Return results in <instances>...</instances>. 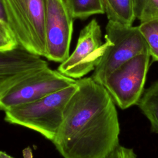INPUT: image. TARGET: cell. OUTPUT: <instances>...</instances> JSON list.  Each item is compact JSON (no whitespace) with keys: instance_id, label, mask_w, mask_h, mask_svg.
<instances>
[{"instance_id":"6da1fadb","label":"cell","mask_w":158,"mask_h":158,"mask_svg":"<svg viewBox=\"0 0 158 158\" xmlns=\"http://www.w3.org/2000/svg\"><path fill=\"white\" fill-rule=\"evenodd\" d=\"M77 85L52 142L64 158H103L119 145L115 102L91 77L77 80Z\"/></svg>"},{"instance_id":"7a4b0ae2","label":"cell","mask_w":158,"mask_h":158,"mask_svg":"<svg viewBox=\"0 0 158 158\" xmlns=\"http://www.w3.org/2000/svg\"><path fill=\"white\" fill-rule=\"evenodd\" d=\"M77 88L76 83L32 102L5 111V120L42 135L52 141L63 119L69 99Z\"/></svg>"},{"instance_id":"3957f363","label":"cell","mask_w":158,"mask_h":158,"mask_svg":"<svg viewBox=\"0 0 158 158\" xmlns=\"http://www.w3.org/2000/svg\"><path fill=\"white\" fill-rule=\"evenodd\" d=\"M76 81L49 66L15 75L0 86V110L5 112L37 100L73 85Z\"/></svg>"},{"instance_id":"277c9868","label":"cell","mask_w":158,"mask_h":158,"mask_svg":"<svg viewBox=\"0 0 158 158\" xmlns=\"http://www.w3.org/2000/svg\"><path fill=\"white\" fill-rule=\"evenodd\" d=\"M9 28L19 45L45 57L44 0H2Z\"/></svg>"},{"instance_id":"5b68a950","label":"cell","mask_w":158,"mask_h":158,"mask_svg":"<svg viewBox=\"0 0 158 158\" xmlns=\"http://www.w3.org/2000/svg\"><path fill=\"white\" fill-rule=\"evenodd\" d=\"M106 48L91 77L103 85L107 77L131 58L149 52L138 27L109 20L106 27Z\"/></svg>"},{"instance_id":"8992f818","label":"cell","mask_w":158,"mask_h":158,"mask_svg":"<svg viewBox=\"0 0 158 158\" xmlns=\"http://www.w3.org/2000/svg\"><path fill=\"white\" fill-rule=\"evenodd\" d=\"M150 57L149 52L136 56L115 69L104 82L102 85L120 109L136 105L141 98Z\"/></svg>"},{"instance_id":"52a82bcc","label":"cell","mask_w":158,"mask_h":158,"mask_svg":"<svg viewBox=\"0 0 158 158\" xmlns=\"http://www.w3.org/2000/svg\"><path fill=\"white\" fill-rule=\"evenodd\" d=\"M106 48L101 27L93 19L81 30L73 52L60 63L57 70L75 80L83 78L94 70Z\"/></svg>"},{"instance_id":"ba28073f","label":"cell","mask_w":158,"mask_h":158,"mask_svg":"<svg viewBox=\"0 0 158 158\" xmlns=\"http://www.w3.org/2000/svg\"><path fill=\"white\" fill-rule=\"evenodd\" d=\"M44 2L46 36L44 57L61 63L69 56L73 18L65 0H44Z\"/></svg>"},{"instance_id":"9c48e42d","label":"cell","mask_w":158,"mask_h":158,"mask_svg":"<svg viewBox=\"0 0 158 158\" xmlns=\"http://www.w3.org/2000/svg\"><path fill=\"white\" fill-rule=\"evenodd\" d=\"M48 67L41 57L32 54L21 46L0 51V86L12 77L30 70Z\"/></svg>"},{"instance_id":"30bf717a","label":"cell","mask_w":158,"mask_h":158,"mask_svg":"<svg viewBox=\"0 0 158 158\" xmlns=\"http://www.w3.org/2000/svg\"><path fill=\"white\" fill-rule=\"evenodd\" d=\"M136 105L149 120L151 131L158 134V80L144 90Z\"/></svg>"},{"instance_id":"8fae6325","label":"cell","mask_w":158,"mask_h":158,"mask_svg":"<svg viewBox=\"0 0 158 158\" xmlns=\"http://www.w3.org/2000/svg\"><path fill=\"white\" fill-rule=\"evenodd\" d=\"M106 14L109 20L125 25H132L136 19L133 0H106Z\"/></svg>"},{"instance_id":"7c38bea8","label":"cell","mask_w":158,"mask_h":158,"mask_svg":"<svg viewBox=\"0 0 158 158\" xmlns=\"http://www.w3.org/2000/svg\"><path fill=\"white\" fill-rule=\"evenodd\" d=\"M73 19H85L94 14L106 13L102 0H65Z\"/></svg>"},{"instance_id":"4fadbf2b","label":"cell","mask_w":158,"mask_h":158,"mask_svg":"<svg viewBox=\"0 0 158 158\" xmlns=\"http://www.w3.org/2000/svg\"><path fill=\"white\" fill-rule=\"evenodd\" d=\"M138 28L148 44L152 61L158 62V18L141 22Z\"/></svg>"},{"instance_id":"5bb4252c","label":"cell","mask_w":158,"mask_h":158,"mask_svg":"<svg viewBox=\"0 0 158 158\" xmlns=\"http://www.w3.org/2000/svg\"><path fill=\"white\" fill-rule=\"evenodd\" d=\"M133 9L141 22L158 18V0H133Z\"/></svg>"},{"instance_id":"9a60e30c","label":"cell","mask_w":158,"mask_h":158,"mask_svg":"<svg viewBox=\"0 0 158 158\" xmlns=\"http://www.w3.org/2000/svg\"><path fill=\"white\" fill-rule=\"evenodd\" d=\"M19 43L9 28L0 22V51L12 49Z\"/></svg>"},{"instance_id":"2e32d148","label":"cell","mask_w":158,"mask_h":158,"mask_svg":"<svg viewBox=\"0 0 158 158\" xmlns=\"http://www.w3.org/2000/svg\"><path fill=\"white\" fill-rule=\"evenodd\" d=\"M103 158H138L134 150L121 145H118Z\"/></svg>"},{"instance_id":"e0dca14e","label":"cell","mask_w":158,"mask_h":158,"mask_svg":"<svg viewBox=\"0 0 158 158\" xmlns=\"http://www.w3.org/2000/svg\"><path fill=\"white\" fill-rule=\"evenodd\" d=\"M0 22H2V23L6 25L8 27L7 23L6 16L5 11H4V6H3L2 0H0Z\"/></svg>"},{"instance_id":"ac0fdd59","label":"cell","mask_w":158,"mask_h":158,"mask_svg":"<svg viewBox=\"0 0 158 158\" xmlns=\"http://www.w3.org/2000/svg\"><path fill=\"white\" fill-rule=\"evenodd\" d=\"M0 158H14L4 151H0Z\"/></svg>"},{"instance_id":"d6986e66","label":"cell","mask_w":158,"mask_h":158,"mask_svg":"<svg viewBox=\"0 0 158 158\" xmlns=\"http://www.w3.org/2000/svg\"><path fill=\"white\" fill-rule=\"evenodd\" d=\"M103 1V2H104V7H105V10L106 9V7H107V3H106V0H102Z\"/></svg>"}]
</instances>
